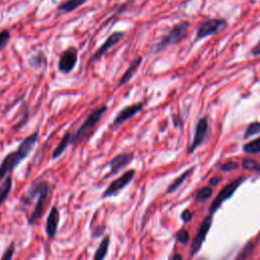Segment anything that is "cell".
<instances>
[{"mask_svg": "<svg viewBox=\"0 0 260 260\" xmlns=\"http://www.w3.org/2000/svg\"><path fill=\"white\" fill-rule=\"evenodd\" d=\"M10 39V31L8 29H2L0 31V53L6 47Z\"/></svg>", "mask_w": 260, "mask_h": 260, "instance_id": "484cf974", "label": "cell"}, {"mask_svg": "<svg viewBox=\"0 0 260 260\" xmlns=\"http://www.w3.org/2000/svg\"><path fill=\"white\" fill-rule=\"evenodd\" d=\"M219 181H220V178H218V177H213V178H211V179L209 180V184H210L211 186H216V185L219 183Z\"/></svg>", "mask_w": 260, "mask_h": 260, "instance_id": "4dcf8cb0", "label": "cell"}, {"mask_svg": "<svg viewBox=\"0 0 260 260\" xmlns=\"http://www.w3.org/2000/svg\"><path fill=\"white\" fill-rule=\"evenodd\" d=\"M172 259H182V257H181L180 255H174V256L172 257Z\"/></svg>", "mask_w": 260, "mask_h": 260, "instance_id": "d6a6232c", "label": "cell"}, {"mask_svg": "<svg viewBox=\"0 0 260 260\" xmlns=\"http://www.w3.org/2000/svg\"><path fill=\"white\" fill-rule=\"evenodd\" d=\"M141 62H142V58H141L140 56L134 58V59L131 61V63L129 64V66H128L127 69L125 70L124 74H123L122 77L120 78V80H119V82H118V84H117V87H120V86H122V85H124V84H127V83L129 82V80L132 78L133 74L135 73V71L137 70V68L139 67V65H140Z\"/></svg>", "mask_w": 260, "mask_h": 260, "instance_id": "9a60e30c", "label": "cell"}, {"mask_svg": "<svg viewBox=\"0 0 260 260\" xmlns=\"http://www.w3.org/2000/svg\"><path fill=\"white\" fill-rule=\"evenodd\" d=\"M107 110L108 107L106 105H103L102 107H99L90 112V114L85 118L80 127L71 134V144L73 146L80 144L92 132L94 127L100 122L101 118L107 112Z\"/></svg>", "mask_w": 260, "mask_h": 260, "instance_id": "3957f363", "label": "cell"}, {"mask_svg": "<svg viewBox=\"0 0 260 260\" xmlns=\"http://www.w3.org/2000/svg\"><path fill=\"white\" fill-rule=\"evenodd\" d=\"M238 168V164L235 161H229V162H224L223 165L220 166V169L222 171H232L234 169Z\"/></svg>", "mask_w": 260, "mask_h": 260, "instance_id": "f1b7e54d", "label": "cell"}, {"mask_svg": "<svg viewBox=\"0 0 260 260\" xmlns=\"http://www.w3.org/2000/svg\"><path fill=\"white\" fill-rule=\"evenodd\" d=\"M242 166L246 170L260 172V165L256 160H254L252 158H244L243 161H242Z\"/></svg>", "mask_w": 260, "mask_h": 260, "instance_id": "cb8c5ba5", "label": "cell"}, {"mask_svg": "<svg viewBox=\"0 0 260 260\" xmlns=\"http://www.w3.org/2000/svg\"><path fill=\"white\" fill-rule=\"evenodd\" d=\"M109 245H110V237L109 236H105L101 243L99 244V247L95 251V254L93 256V258L95 260H103L107 254H108V249H109Z\"/></svg>", "mask_w": 260, "mask_h": 260, "instance_id": "d6986e66", "label": "cell"}, {"mask_svg": "<svg viewBox=\"0 0 260 260\" xmlns=\"http://www.w3.org/2000/svg\"><path fill=\"white\" fill-rule=\"evenodd\" d=\"M228 25L229 23L224 18H208L203 20L196 27V36L194 42L223 31Z\"/></svg>", "mask_w": 260, "mask_h": 260, "instance_id": "277c9868", "label": "cell"}, {"mask_svg": "<svg viewBox=\"0 0 260 260\" xmlns=\"http://www.w3.org/2000/svg\"><path fill=\"white\" fill-rule=\"evenodd\" d=\"M11 189H12V179L10 175H8L2 180V183H0V207L4 203V201L7 199L9 193L11 192Z\"/></svg>", "mask_w": 260, "mask_h": 260, "instance_id": "ac0fdd59", "label": "cell"}, {"mask_svg": "<svg viewBox=\"0 0 260 260\" xmlns=\"http://www.w3.org/2000/svg\"><path fill=\"white\" fill-rule=\"evenodd\" d=\"M252 55H253V56H258V55H260V43L252 50Z\"/></svg>", "mask_w": 260, "mask_h": 260, "instance_id": "1f68e13d", "label": "cell"}, {"mask_svg": "<svg viewBox=\"0 0 260 260\" xmlns=\"http://www.w3.org/2000/svg\"><path fill=\"white\" fill-rule=\"evenodd\" d=\"M260 132V122H254L252 124H250L247 129H246V132H245V135L244 137L245 138H248L250 136H253L257 133Z\"/></svg>", "mask_w": 260, "mask_h": 260, "instance_id": "d4e9b609", "label": "cell"}, {"mask_svg": "<svg viewBox=\"0 0 260 260\" xmlns=\"http://www.w3.org/2000/svg\"><path fill=\"white\" fill-rule=\"evenodd\" d=\"M190 26H191V23L188 20H182V21L176 23L175 25H173L170 28V30L167 34H165L159 39V41L157 43H155L153 45V47L151 48V51L154 54H157V53L165 51L170 46L180 43L187 36V32H188Z\"/></svg>", "mask_w": 260, "mask_h": 260, "instance_id": "7a4b0ae2", "label": "cell"}, {"mask_svg": "<svg viewBox=\"0 0 260 260\" xmlns=\"http://www.w3.org/2000/svg\"><path fill=\"white\" fill-rule=\"evenodd\" d=\"M245 179L243 177H240L238 179H236L235 181L229 183L228 185H225L221 190L220 192L217 194V196L213 199L210 207H209V213L210 214H213L220 206L221 204L226 200L229 199L230 197H232V195L234 194V192L238 189V187L243 183Z\"/></svg>", "mask_w": 260, "mask_h": 260, "instance_id": "52a82bcc", "label": "cell"}, {"mask_svg": "<svg viewBox=\"0 0 260 260\" xmlns=\"http://www.w3.org/2000/svg\"><path fill=\"white\" fill-rule=\"evenodd\" d=\"M176 238H177L178 242H180L182 244H187L189 241V232L185 229H182L177 233Z\"/></svg>", "mask_w": 260, "mask_h": 260, "instance_id": "4316f807", "label": "cell"}, {"mask_svg": "<svg viewBox=\"0 0 260 260\" xmlns=\"http://www.w3.org/2000/svg\"><path fill=\"white\" fill-rule=\"evenodd\" d=\"M143 108V103L142 102H138L135 104H131L125 108H123L114 118L112 124L110 125L109 129L114 130L116 128H118L119 126H121L123 123H125L126 121H128L129 119H131L133 116H135L137 113H139Z\"/></svg>", "mask_w": 260, "mask_h": 260, "instance_id": "9c48e42d", "label": "cell"}, {"mask_svg": "<svg viewBox=\"0 0 260 260\" xmlns=\"http://www.w3.org/2000/svg\"><path fill=\"white\" fill-rule=\"evenodd\" d=\"M15 252V245L14 243H10V245L6 248V250L4 251L3 255L1 256V260H9L13 257Z\"/></svg>", "mask_w": 260, "mask_h": 260, "instance_id": "83f0119b", "label": "cell"}, {"mask_svg": "<svg viewBox=\"0 0 260 260\" xmlns=\"http://www.w3.org/2000/svg\"><path fill=\"white\" fill-rule=\"evenodd\" d=\"M49 187L50 185L47 184L43 190L41 191V193L39 194V196L37 197V202L35 204L34 210L28 218V224L29 225H35L39 222V220L42 218L43 214H44V210L46 207V203L48 201V195H49Z\"/></svg>", "mask_w": 260, "mask_h": 260, "instance_id": "30bf717a", "label": "cell"}, {"mask_svg": "<svg viewBox=\"0 0 260 260\" xmlns=\"http://www.w3.org/2000/svg\"><path fill=\"white\" fill-rule=\"evenodd\" d=\"M87 0H65L62 3H60L57 7V12L66 14L71 13L75 9L82 6Z\"/></svg>", "mask_w": 260, "mask_h": 260, "instance_id": "2e32d148", "label": "cell"}, {"mask_svg": "<svg viewBox=\"0 0 260 260\" xmlns=\"http://www.w3.org/2000/svg\"><path fill=\"white\" fill-rule=\"evenodd\" d=\"M193 170H194V168H191V169H189L188 171H186V172H184L180 177H178L177 179H175L174 181H173V183L172 184H170V186L168 187V189H167V191H166V193H168V194H170V193H173V192H175L184 182H185V180L193 173Z\"/></svg>", "mask_w": 260, "mask_h": 260, "instance_id": "ffe728a7", "label": "cell"}, {"mask_svg": "<svg viewBox=\"0 0 260 260\" xmlns=\"http://www.w3.org/2000/svg\"><path fill=\"white\" fill-rule=\"evenodd\" d=\"M45 61V58H44V54L42 52H38L36 53L35 55H32L29 59H28V64L31 68L34 69H37L39 67H41L43 65Z\"/></svg>", "mask_w": 260, "mask_h": 260, "instance_id": "7402d4cb", "label": "cell"}, {"mask_svg": "<svg viewBox=\"0 0 260 260\" xmlns=\"http://www.w3.org/2000/svg\"><path fill=\"white\" fill-rule=\"evenodd\" d=\"M181 218L184 222H187V221H190L191 218H192V212L188 209H185L182 214H181Z\"/></svg>", "mask_w": 260, "mask_h": 260, "instance_id": "f546056e", "label": "cell"}, {"mask_svg": "<svg viewBox=\"0 0 260 260\" xmlns=\"http://www.w3.org/2000/svg\"><path fill=\"white\" fill-rule=\"evenodd\" d=\"M212 195V189L210 187H204L202 189H200L196 195H195V200L197 202H202L207 200L210 196Z\"/></svg>", "mask_w": 260, "mask_h": 260, "instance_id": "603a6c76", "label": "cell"}, {"mask_svg": "<svg viewBox=\"0 0 260 260\" xmlns=\"http://www.w3.org/2000/svg\"><path fill=\"white\" fill-rule=\"evenodd\" d=\"M134 175H135V170L130 169L126 171L124 174H122L118 179H115L114 181H112L107 187V189L104 191V193L102 194V198H107V197H112L117 195L120 191H122L126 186L130 184Z\"/></svg>", "mask_w": 260, "mask_h": 260, "instance_id": "5b68a950", "label": "cell"}, {"mask_svg": "<svg viewBox=\"0 0 260 260\" xmlns=\"http://www.w3.org/2000/svg\"><path fill=\"white\" fill-rule=\"evenodd\" d=\"M134 158L133 153H120L109 161L110 173L105 177H112L121 172L126 166H128Z\"/></svg>", "mask_w": 260, "mask_h": 260, "instance_id": "7c38bea8", "label": "cell"}, {"mask_svg": "<svg viewBox=\"0 0 260 260\" xmlns=\"http://www.w3.org/2000/svg\"><path fill=\"white\" fill-rule=\"evenodd\" d=\"M60 222V212L57 206H53L46 221V233L50 239H54Z\"/></svg>", "mask_w": 260, "mask_h": 260, "instance_id": "5bb4252c", "label": "cell"}, {"mask_svg": "<svg viewBox=\"0 0 260 260\" xmlns=\"http://www.w3.org/2000/svg\"><path fill=\"white\" fill-rule=\"evenodd\" d=\"M211 224H212V214L205 217V219L201 222V224L197 231V235L195 236L192 246H191V255L192 256H194L201 248L202 243L205 240L206 235H207Z\"/></svg>", "mask_w": 260, "mask_h": 260, "instance_id": "8fae6325", "label": "cell"}, {"mask_svg": "<svg viewBox=\"0 0 260 260\" xmlns=\"http://www.w3.org/2000/svg\"><path fill=\"white\" fill-rule=\"evenodd\" d=\"M39 130L37 129L30 135L26 136L18 145L15 151L9 152L0 162V182L8 175H10L14 169L23 161L32 151L35 144L38 141Z\"/></svg>", "mask_w": 260, "mask_h": 260, "instance_id": "6da1fadb", "label": "cell"}, {"mask_svg": "<svg viewBox=\"0 0 260 260\" xmlns=\"http://www.w3.org/2000/svg\"><path fill=\"white\" fill-rule=\"evenodd\" d=\"M243 150L246 153H249V154L260 153V137L255 139V140H252V141L246 143L243 146Z\"/></svg>", "mask_w": 260, "mask_h": 260, "instance_id": "44dd1931", "label": "cell"}, {"mask_svg": "<svg viewBox=\"0 0 260 260\" xmlns=\"http://www.w3.org/2000/svg\"><path fill=\"white\" fill-rule=\"evenodd\" d=\"M78 60V50L71 46L63 51L59 57L58 61V70L62 73L71 72L77 63Z\"/></svg>", "mask_w": 260, "mask_h": 260, "instance_id": "ba28073f", "label": "cell"}, {"mask_svg": "<svg viewBox=\"0 0 260 260\" xmlns=\"http://www.w3.org/2000/svg\"><path fill=\"white\" fill-rule=\"evenodd\" d=\"M208 133V124L206 118H201L198 120L196 127H195V135L193 138V142L191 143L189 152H193L205 139Z\"/></svg>", "mask_w": 260, "mask_h": 260, "instance_id": "4fadbf2b", "label": "cell"}, {"mask_svg": "<svg viewBox=\"0 0 260 260\" xmlns=\"http://www.w3.org/2000/svg\"><path fill=\"white\" fill-rule=\"evenodd\" d=\"M259 43H260V41H259Z\"/></svg>", "mask_w": 260, "mask_h": 260, "instance_id": "836d02e7", "label": "cell"}, {"mask_svg": "<svg viewBox=\"0 0 260 260\" xmlns=\"http://www.w3.org/2000/svg\"><path fill=\"white\" fill-rule=\"evenodd\" d=\"M71 134L72 133L69 132V131H67L64 134L61 141L59 142V144L56 146V148L52 152V158L53 159H56V158L60 157L64 153V151L67 149L69 144H71Z\"/></svg>", "mask_w": 260, "mask_h": 260, "instance_id": "e0dca14e", "label": "cell"}, {"mask_svg": "<svg viewBox=\"0 0 260 260\" xmlns=\"http://www.w3.org/2000/svg\"><path fill=\"white\" fill-rule=\"evenodd\" d=\"M125 35H126L125 31H114V32L110 34L107 37V39L104 41V43L92 54V56L90 57V59L88 61V64L91 65L92 63H94L95 61L101 59L110 49H112L114 46L119 44L124 39Z\"/></svg>", "mask_w": 260, "mask_h": 260, "instance_id": "8992f818", "label": "cell"}]
</instances>
